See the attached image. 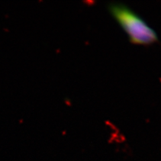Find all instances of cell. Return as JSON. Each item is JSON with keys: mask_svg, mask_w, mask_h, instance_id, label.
<instances>
[{"mask_svg": "<svg viewBox=\"0 0 161 161\" xmlns=\"http://www.w3.org/2000/svg\"><path fill=\"white\" fill-rule=\"evenodd\" d=\"M108 9L127 34L131 43L142 46H150L158 42V37L154 30L125 5L112 3L108 6Z\"/></svg>", "mask_w": 161, "mask_h": 161, "instance_id": "obj_1", "label": "cell"}]
</instances>
